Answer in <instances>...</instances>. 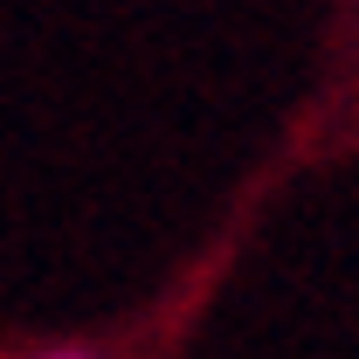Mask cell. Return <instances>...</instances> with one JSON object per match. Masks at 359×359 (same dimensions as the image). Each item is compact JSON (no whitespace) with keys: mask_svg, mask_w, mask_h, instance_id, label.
<instances>
[{"mask_svg":"<svg viewBox=\"0 0 359 359\" xmlns=\"http://www.w3.org/2000/svg\"><path fill=\"white\" fill-rule=\"evenodd\" d=\"M21 359H104V353H90V346H42V353H21Z\"/></svg>","mask_w":359,"mask_h":359,"instance_id":"6da1fadb","label":"cell"}]
</instances>
